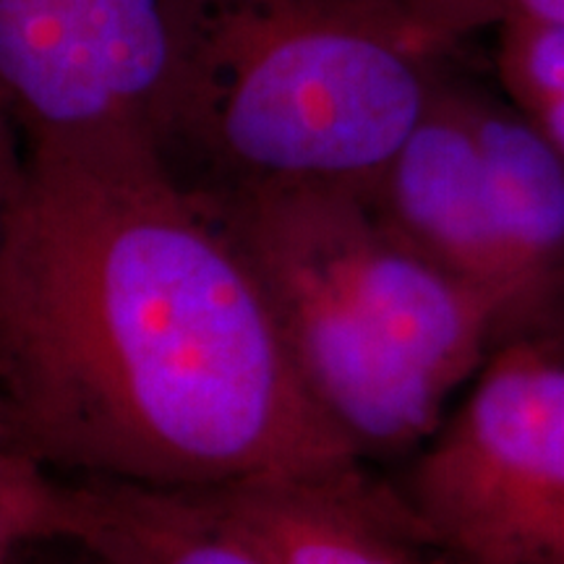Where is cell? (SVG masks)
Segmentation results:
<instances>
[{
  "label": "cell",
  "mask_w": 564,
  "mask_h": 564,
  "mask_svg": "<svg viewBox=\"0 0 564 564\" xmlns=\"http://www.w3.org/2000/svg\"><path fill=\"white\" fill-rule=\"evenodd\" d=\"M0 403L58 476L192 491L361 460L243 253L144 133L19 144L0 192Z\"/></svg>",
  "instance_id": "1"
},
{
  "label": "cell",
  "mask_w": 564,
  "mask_h": 564,
  "mask_svg": "<svg viewBox=\"0 0 564 564\" xmlns=\"http://www.w3.org/2000/svg\"><path fill=\"white\" fill-rule=\"evenodd\" d=\"M158 150L196 192L369 186L457 61L400 0H171Z\"/></svg>",
  "instance_id": "2"
},
{
  "label": "cell",
  "mask_w": 564,
  "mask_h": 564,
  "mask_svg": "<svg viewBox=\"0 0 564 564\" xmlns=\"http://www.w3.org/2000/svg\"><path fill=\"white\" fill-rule=\"evenodd\" d=\"M192 192L270 301L314 403L361 460L413 455L499 345L497 316L421 257L366 186Z\"/></svg>",
  "instance_id": "3"
},
{
  "label": "cell",
  "mask_w": 564,
  "mask_h": 564,
  "mask_svg": "<svg viewBox=\"0 0 564 564\" xmlns=\"http://www.w3.org/2000/svg\"><path fill=\"white\" fill-rule=\"evenodd\" d=\"M392 486L442 564H564V348L518 335Z\"/></svg>",
  "instance_id": "4"
},
{
  "label": "cell",
  "mask_w": 564,
  "mask_h": 564,
  "mask_svg": "<svg viewBox=\"0 0 564 564\" xmlns=\"http://www.w3.org/2000/svg\"><path fill=\"white\" fill-rule=\"evenodd\" d=\"M171 63V0H0V118L21 147L154 139Z\"/></svg>",
  "instance_id": "5"
},
{
  "label": "cell",
  "mask_w": 564,
  "mask_h": 564,
  "mask_svg": "<svg viewBox=\"0 0 564 564\" xmlns=\"http://www.w3.org/2000/svg\"><path fill=\"white\" fill-rule=\"evenodd\" d=\"M455 63L366 192L405 243L491 308L505 343L518 329V303Z\"/></svg>",
  "instance_id": "6"
},
{
  "label": "cell",
  "mask_w": 564,
  "mask_h": 564,
  "mask_svg": "<svg viewBox=\"0 0 564 564\" xmlns=\"http://www.w3.org/2000/svg\"><path fill=\"white\" fill-rule=\"evenodd\" d=\"M186 494L272 564H436L392 486L361 460Z\"/></svg>",
  "instance_id": "7"
},
{
  "label": "cell",
  "mask_w": 564,
  "mask_h": 564,
  "mask_svg": "<svg viewBox=\"0 0 564 564\" xmlns=\"http://www.w3.org/2000/svg\"><path fill=\"white\" fill-rule=\"evenodd\" d=\"M460 89L510 267L518 337L531 333L564 282V152L502 91L465 76Z\"/></svg>",
  "instance_id": "8"
},
{
  "label": "cell",
  "mask_w": 564,
  "mask_h": 564,
  "mask_svg": "<svg viewBox=\"0 0 564 564\" xmlns=\"http://www.w3.org/2000/svg\"><path fill=\"white\" fill-rule=\"evenodd\" d=\"M51 544L91 564H272L186 491L87 476H58Z\"/></svg>",
  "instance_id": "9"
},
{
  "label": "cell",
  "mask_w": 564,
  "mask_h": 564,
  "mask_svg": "<svg viewBox=\"0 0 564 564\" xmlns=\"http://www.w3.org/2000/svg\"><path fill=\"white\" fill-rule=\"evenodd\" d=\"M486 37L499 91L564 152V30L510 24Z\"/></svg>",
  "instance_id": "10"
},
{
  "label": "cell",
  "mask_w": 564,
  "mask_h": 564,
  "mask_svg": "<svg viewBox=\"0 0 564 564\" xmlns=\"http://www.w3.org/2000/svg\"><path fill=\"white\" fill-rule=\"evenodd\" d=\"M400 6L442 53L460 58L468 42L499 26L531 24L564 30V0H400Z\"/></svg>",
  "instance_id": "11"
},
{
  "label": "cell",
  "mask_w": 564,
  "mask_h": 564,
  "mask_svg": "<svg viewBox=\"0 0 564 564\" xmlns=\"http://www.w3.org/2000/svg\"><path fill=\"white\" fill-rule=\"evenodd\" d=\"M58 474L21 449L0 447V564L51 544Z\"/></svg>",
  "instance_id": "12"
},
{
  "label": "cell",
  "mask_w": 564,
  "mask_h": 564,
  "mask_svg": "<svg viewBox=\"0 0 564 564\" xmlns=\"http://www.w3.org/2000/svg\"><path fill=\"white\" fill-rule=\"evenodd\" d=\"M525 335L546 337V340H552L554 345L564 348V282L560 285V291L554 293V299L549 301L544 314L539 316V322L533 324L531 333Z\"/></svg>",
  "instance_id": "13"
},
{
  "label": "cell",
  "mask_w": 564,
  "mask_h": 564,
  "mask_svg": "<svg viewBox=\"0 0 564 564\" xmlns=\"http://www.w3.org/2000/svg\"><path fill=\"white\" fill-rule=\"evenodd\" d=\"M19 158V139L11 131V126L0 118V192H3L6 175H9L13 160Z\"/></svg>",
  "instance_id": "14"
},
{
  "label": "cell",
  "mask_w": 564,
  "mask_h": 564,
  "mask_svg": "<svg viewBox=\"0 0 564 564\" xmlns=\"http://www.w3.org/2000/svg\"><path fill=\"white\" fill-rule=\"evenodd\" d=\"M0 447L21 449L19 440H17V432H13V423L9 419V411H6L3 403H0ZM21 453H24V449H21Z\"/></svg>",
  "instance_id": "15"
},
{
  "label": "cell",
  "mask_w": 564,
  "mask_h": 564,
  "mask_svg": "<svg viewBox=\"0 0 564 564\" xmlns=\"http://www.w3.org/2000/svg\"><path fill=\"white\" fill-rule=\"evenodd\" d=\"M63 546H66V544H63ZM68 549H70V554H74V556H70V560H66V562H51V564H91L87 556H84L82 552H76L74 546H68Z\"/></svg>",
  "instance_id": "16"
},
{
  "label": "cell",
  "mask_w": 564,
  "mask_h": 564,
  "mask_svg": "<svg viewBox=\"0 0 564 564\" xmlns=\"http://www.w3.org/2000/svg\"><path fill=\"white\" fill-rule=\"evenodd\" d=\"M6 564H24V556H19V560H13V562H6Z\"/></svg>",
  "instance_id": "17"
}]
</instances>
